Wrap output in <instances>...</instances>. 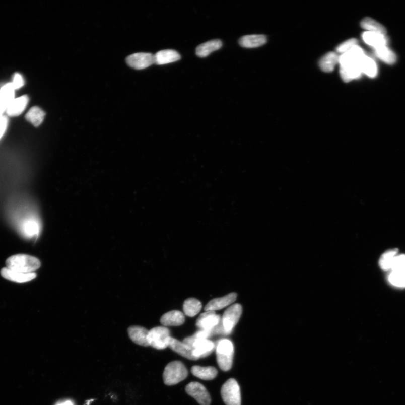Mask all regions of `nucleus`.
I'll list each match as a JSON object with an SVG mask.
<instances>
[{
  "mask_svg": "<svg viewBox=\"0 0 405 405\" xmlns=\"http://www.w3.org/2000/svg\"><path fill=\"white\" fill-rule=\"evenodd\" d=\"M361 60L351 53L347 52L339 57L340 75L346 83L359 78L363 73L361 68Z\"/></svg>",
  "mask_w": 405,
  "mask_h": 405,
  "instance_id": "f257e3e1",
  "label": "nucleus"
},
{
  "mask_svg": "<svg viewBox=\"0 0 405 405\" xmlns=\"http://www.w3.org/2000/svg\"><path fill=\"white\" fill-rule=\"evenodd\" d=\"M7 268L19 273H30L41 267L40 260L27 254L13 255L7 260Z\"/></svg>",
  "mask_w": 405,
  "mask_h": 405,
  "instance_id": "f03ea898",
  "label": "nucleus"
},
{
  "mask_svg": "<svg viewBox=\"0 0 405 405\" xmlns=\"http://www.w3.org/2000/svg\"><path fill=\"white\" fill-rule=\"evenodd\" d=\"M217 362L219 368L224 371H228L232 368L234 354V345L229 340H220L216 348Z\"/></svg>",
  "mask_w": 405,
  "mask_h": 405,
  "instance_id": "7ed1b4c3",
  "label": "nucleus"
},
{
  "mask_svg": "<svg viewBox=\"0 0 405 405\" xmlns=\"http://www.w3.org/2000/svg\"><path fill=\"white\" fill-rule=\"evenodd\" d=\"M188 375L185 366L181 361H175L169 363L164 370V383L167 385H173L185 380Z\"/></svg>",
  "mask_w": 405,
  "mask_h": 405,
  "instance_id": "20e7f679",
  "label": "nucleus"
},
{
  "mask_svg": "<svg viewBox=\"0 0 405 405\" xmlns=\"http://www.w3.org/2000/svg\"><path fill=\"white\" fill-rule=\"evenodd\" d=\"M222 398L226 405H241L240 388L237 381L235 379H228L222 386Z\"/></svg>",
  "mask_w": 405,
  "mask_h": 405,
  "instance_id": "39448f33",
  "label": "nucleus"
},
{
  "mask_svg": "<svg viewBox=\"0 0 405 405\" xmlns=\"http://www.w3.org/2000/svg\"><path fill=\"white\" fill-rule=\"evenodd\" d=\"M183 342L193 350L192 354L197 359L209 356L215 347L214 342L208 339H195L192 336L186 337Z\"/></svg>",
  "mask_w": 405,
  "mask_h": 405,
  "instance_id": "423d86ee",
  "label": "nucleus"
},
{
  "mask_svg": "<svg viewBox=\"0 0 405 405\" xmlns=\"http://www.w3.org/2000/svg\"><path fill=\"white\" fill-rule=\"evenodd\" d=\"M170 331L166 327L158 326L149 331L148 342L149 346L157 350H164L168 347Z\"/></svg>",
  "mask_w": 405,
  "mask_h": 405,
  "instance_id": "0eeeda50",
  "label": "nucleus"
},
{
  "mask_svg": "<svg viewBox=\"0 0 405 405\" xmlns=\"http://www.w3.org/2000/svg\"><path fill=\"white\" fill-rule=\"evenodd\" d=\"M242 306L240 304L236 303L225 311L221 323L225 335L230 334L232 332L242 316Z\"/></svg>",
  "mask_w": 405,
  "mask_h": 405,
  "instance_id": "6e6552de",
  "label": "nucleus"
},
{
  "mask_svg": "<svg viewBox=\"0 0 405 405\" xmlns=\"http://www.w3.org/2000/svg\"><path fill=\"white\" fill-rule=\"evenodd\" d=\"M186 393L196 399L200 405H210L211 398L208 390L204 385L199 382H192L188 384L185 388Z\"/></svg>",
  "mask_w": 405,
  "mask_h": 405,
  "instance_id": "1a4fd4ad",
  "label": "nucleus"
},
{
  "mask_svg": "<svg viewBox=\"0 0 405 405\" xmlns=\"http://www.w3.org/2000/svg\"><path fill=\"white\" fill-rule=\"evenodd\" d=\"M126 61L130 67L138 70L147 69L155 64L154 55L151 53H136L128 56Z\"/></svg>",
  "mask_w": 405,
  "mask_h": 405,
  "instance_id": "9d476101",
  "label": "nucleus"
},
{
  "mask_svg": "<svg viewBox=\"0 0 405 405\" xmlns=\"http://www.w3.org/2000/svg\"><path fill=\"white\" fill-rule=\"evenodd\" d=\"M20 231L26 238H37L40 233L41 223L36 216H31L24 219L20 224Z\"/></svg>",
  "mask_w": 405,
  "mask_h": 405,
  "instance_id": "9b49d317",
  "label": "nucleus"
},
{
  "mask_svg": "<svg viewBox=\"0 0 405 405\" xmlns=\"http://www.w3.org/2000/svg\"><path fill=\"white\" fill-rule=\"evenodd\" d=\"M221 322V317L215 311H209L202 313L197 319L196 325L200 330H213Z\"/></svg>",
  "mask_w": 405,
  "mask_h": 405,
  "instance_id": "f8f14e48",
  "label": "nucleus"
},
{
  "mask_svg": "<svg viewBox=\"0 0 405 405\" xmlns=\"http://www.w3.org/2000/svg\"><path fill=\"white\" fill-rule=\"evenodd\" d=\"M168 347L178 354L191 360H198L192 354L193 350L183 342L178 341L170 336L168 339Z\"/></svg>",
  "mask_w": 405,
  "mask_h": 405,
  "instance_id": "ddd939ff",
  "label": "nucleus"
},
{
  "mask_svg": "<svg viewBox=\"0 0 405 405\" xmlns=\"http://www.w3.org/2000/svg\"><path fill=\"white\" fill-rule=\"evenodd\" d=\"M236 298H237V294L236 293H230L223 297L215 298L207 304L205 308V310L206 311H215L223 309L233 303L236 300Z\"/></svg>",
  "mask_w": 405,
  "mask_h": 405,
  "instance_id": "4468645a",
  "label": "nucleus"
},
{
  "mask_svg": "<svg viewBox=\"0 0 405 405\" xmlns=\"http://www.w3.org/2000/svg\"><path fill=\"white\" fill-rule=\"evenodd\" d=\"M128 333L134 343L144 347L149 346L148 342L149 331L145 327L139 326L129 327Z\"/></svg>",
  "mask_w": 405,
  "mask_h": 405,
  "instance_id": "2eb2a0df",
  "label": "nucleus"
},
{
  "mask_svg": "<svg viewBox=\"0 0 405 405\" xmlns=\"http://www.w3.org/2000/svg\"><path fill=\"white\" fill-rule=\"evenodd\" d=\"M2 276L9 281L17 283H25L32 281L37 277L35 273H22L4 268L1 271Z\"/></svg>",
  "mask_w": 405,
  "mask_h": 405,
  "instance_id": "dca6fc26",
  "label": "nucleus"
},
{
  "mask_svg": "<svg viewBox=\"0 0 405 405\" xmlns=\"http://www.w3.org/2000/svg\"><path fill=\"white\" fill-rule=\"evenodd\" d=\"M160 321L165 326H178L184 324L185 317L182 312L173 310L164 314Z\"/></svg>",
  "mask_w": 405,
  "mask_h": 405,
  "instance_id": "f3484780",
  "label": "nucleus"
},
{
  "mask_svg": "<svg viewBox=\"0 0 405 405\" xmlns=\"http://www.w3.org/2000/svg\"><path fill=\"white\" fill-rule=\"evenodd\" d=\"M29 98L26 95L14 99L8 106L6 112L9 116H18L25 110Z\"/></svg>",
  "mask_w": 405,
  "mask_h": 405,
  "instance_id": "a211bd4d",
  "label": "nucleus"
},
{
  "mask_svg": "<svg viewBox=\"0 0 405 405\" xmlns=\"http://www.w3.org/2000/svg\"><path fill=\"white\" fill-rule=\"evenodd\" d=\"M181 56L179 53L173 50H164L159 51L154 55L155 64L157 65H164L172 63L180 60Z\"/></svg>",
  "mask_w": 405,
  "mask_h": 405,
  "instance_id": "6ab92c4d",
  "label": "nucleus"
},
{
  "mask_svg": "<svg viewBox=\"0 0 405 405\" xmlns=\"http://www.w3.org/2000/svg\"><path fill=\"white\" fill-rule=\"evenodd\" d=\"M267 42L266 36L261 35H252L244 36L239 41L241 46L248 49L256 48L265 44Z\"/></svg>",
  "mask_w": 405,
  "mask_h": 405,
  "instance_id": "aec40b11",
  "label": "nucleus"
},
{
  "mask_svg": "<svg viewBox=\"0 0 405 405\" xmlns=\"http://www.w3.org/2000/svg\"><path fill=\"white\" fill-rule=\"evenodd\" d=\"M191 371L195 377L205 380H213L218 374V370L212 366L202 367V366L196 365L192 366Z\"/></svg>",
  "mask_w": 405,
  "mask_h": 405,
  "instance_id": "412c9836",
  "label": "nucleus"
},
{
  "mask_svg": "<svg viewBox=\"0 0 405 405\" xmlns=\"http://www.w3.org/2000/svg\"><path fill=\"white\" fill-rule=\"evenodd\" d=\"M223 46V43L220 40H214L206 42L197 46L196 54L199 57H206L212 52L218 50Z\"/></svg>",
  "mask_w": 405,
  "mask_h": 405,
  "instance_id": "4be33fe9",
  "label": "nucleus"
},
{
  "mask_svg": "<svg viewBox=\"0 0 405 405\" xmlns=\"http://www.w3.org/2000/svg\"><path fill=\"white\" fill-rule=\"evenodd\" d=\"M362 37L366 44L372 46L375 49L387 45L386 37L379 33L365 32L363 34Z\"/></svg>",
  "mask_w": 405,
  "mask_h": 405,
  "instance_id": "5701e85b",
  "label": "nucleus"
},
{
  "mask_svg": "<svg viewBox=\"0 0 405 405\" xmlns=\"http://www.w3.org/2000/svg\"><path fill=\"white\" fill-rule=\"evenodd\" d=\"M339 62V56L336 53L330 52L322 57L319 65L321 70L325 72H331Z\"/></svg>",
  "mask_w": 405,
  "mask_h": 405,
  "instance_id": "b1692460",
  "label": "nucleus"
},
{
  "mask_svg": "<svg viewBox=\"0 0 405 405\" xmlns=\"http://www.w3.org/2000/svg\"><path fill=\"white\" fill-rule=\"evenodd\" d=\"M202 308L201 302L194 298L187 299L183 305L185 314L187 316L194 317L198 314Z\"/></svg>",
  "mask_w": 405,
  "mask_h": 405,
  "instance_id": "393cba45",
  "label": "nucleus"
},
{
  "mask_svg": "<svg viewBox=\"0 0 405 405\" xmlns=\"http://www.w3.org/2000/svg\"><path fill=\"white\" fill-rule=\"evenodd\" d=\"M361 26L366 32H374L385 36L387 31L385 28L378 22L370 18H366L361 22Z\"/></svg>",
  "mask_w": 405,
  "mask_h": 405,
  "instance_id": "a878e982",
  "label": "nucleus"
},
{
  "mask_svg": "<svg viewBox=\"0 0 405 405\" xmlns=\"http://www.w3.org/2000/svg\"><path fill=\"white\" fill-rule=\"evenodd\" d=\"M45 113L40 108L34 107L28 111L26 118L35 127L39 126L44 120Z\"/></svg>",
  "mask_w": 405,
  "mask_h": 405,
  "instance_id": "bb28decb",
  "label": "nucleus"
},
{
  "mask_svg": "<svg viewBox=\"0 0 405 405\" xmlns=\"http://www.w3.org/2000/svg\"><path fill=\"white\" fill-rule=\"evenodd\" d=\"M375 54L380 60L388 64H393L396 61V56L394 53L390 50L386 46L380 47L375 49Z\"/></svg>",
  "mask_w": 405,
  "mask_h": 405,
  "instance_id": "cd10ccee",
  "label": "nucleus"
},
{
  "mask_svg": "<svg viewBox=\"0 0 405 405\" xmlns=\"http://www.w3.org/2000/svg\"><path fill=\"white\" fill-rule=\"evenodd\" d=\"M397 253L398 250L394 249L384 253L379 260L380 267L384 270H392L394 260L397 256Z\"/></svg>",
  "mask_w": 405,
  "mask_h": 405,
  "instance_id": "c85d7f7f",
  "label": "nucleus"
},
{
  "mask_svg": "<svg viewBox=\"0 0 405 405\" xmlns=\"http://www.w3.org/2000/svg\"><path fill=\"white\" fill-rule=\"evenodd\" d=\"M362 72L370 77H375L377 74V66L370 57L365 56L361 63Z\"/></svg>",
  "mask_w": 405,
  "mask_h": 405,
  "instance_id": "c756f323",
  "label": "nucleus"
},
{
  "mask_svg": "<svg viewBox=\"0 0 405 405\" xmlns=\"http://www.w3.org/2000/svg\"><path fill=\"white\" fill-rule=\"evenodd\" d=\"M15 89L14 88L12 83H9L3 86L0 89V98L8 106L12 101L15 99Z\"/></svg>",
  "mask_w": 405,
  "mask_h": 405,
  "instance_id": "7c9ffc66",
  "label": "nucleus"
},
{
  "mask_svg": "<svg viewBox=\"0 0 405 405\" xmlns=\"http://www.w3.org/2000/svg\"><path fill=\"white\" fill-rule=\"evenodd\" d=\"M388 279L392 285L397 287H405V270H393Z\"/></svg>",
  "mask_w": 405,
  "mask_h": 405,
  "instance_id": "2f4dec72",
  "label": "nucleus"
},
{
  "mask_svg": "<svg viewBox=\"0 0 405 405\" xmlns=\"http://www.w3.org/2000/svg\"><path fill=\"white\" fill-rule=\"evenodd\" d=\"M356 45H358V41L355 39V38H351V39L341 43V44L336 48V51L337 52L344 54V53L349 51L352 48Z\"/></svg>",
  "mask_w": 405,
  "mask_h": 405,
  "instance_id": "473e14b6",
  "label": "nucleus"
},
{
  "mask_svg": "<svg viewBox=\"0 0 405 405\" xmlns=\"http://www.w3.org/2000/svg\"><path fill=\"white\" fill-rule=\"evenodd\" d=\"M393 270H405V255H397L395 257L392 271Z\"/></svg>",
  "mask_w": 405,
  "mask_h": 405,
  "instance_id": "72a5a7b5",
  "label": "nucleus"
},
{
  "mask_svg": "<svg viewBox=\"0 0 405 405\" xmlns=\"http://www.w3.org/2000/svg\"><path fill=\"white\" fill-rule=\"evenodd\" d=\"M12 84L15 90L19 89L25 84V80L21 75L16 74L14 76Z\"/></svg>",
  "mask_w": 405,
  "mask_h": 405,
  "instance_id": "f704fd0d",
  "label": "nucleus"
},
{
  "mask_svg": "<svg viewBox=\"0 0 405 405\" xmlns=\"http://www.w3.org/2000/svg\"><path fill=\"white\" fill-rule=\"evenodd\" d=\"M8 126V119L4 115L0 116V141L6 133Z\"/></svg>",
  "mask_w": 405,
  "mask_h": 405,
  "instance_id": "c9c22d12",
  "label": "nucleus"
},
{
  "mask_svg": "<svg viewBox=\"0 0 405 405\" xmlns=\"http://www.w3.org/2000/svg\"><path fill=\"white\" fill-rule=\"evenodd\" d=\"M7 105L4 102L1 98H0V116L3 115L5 112H6Z\"/></svg>",
  "mask_w": 405,
  "mask_h": 405,
  "instance_id": "e433bc0d",
  "label": "nucleus"
},
{
  "mask_svg": "<svg viewBox=\"0 0 405 405\" xmlns=\"http://www.w3.org/2000/svg\"><path fill=\"white\" fill-rule=\"evenodd\" d=\"M56 405H74L73 402L71 401H66L61 403H57Z\"/></svg>",
  "mask_w": 405,
  "mask_h": 405,
  "instance_id": "4c0bfd02",
  "label": "nucleus"
}]
</instances>
